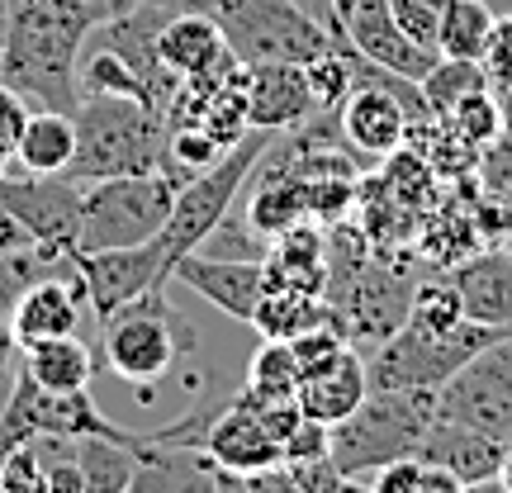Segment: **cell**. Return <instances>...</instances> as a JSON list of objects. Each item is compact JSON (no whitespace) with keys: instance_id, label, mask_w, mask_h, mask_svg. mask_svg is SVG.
<instances>
[{"instance_id":"obj_26","label":"cell","mask_w":512,"mask_h":493,"mask_svg":"<svg viewBox=\"0 0 512 493\" xmlns=\"http://www.w3.org/2000/svg\"><path fill=\"white\" fill-rule=\"evenodd\" d=\"M24 370H29L43 389H53V394L91 389L95 351L86 347V342H76V332H67V337H53V342H38V347L24 351Z\"/></svg>"},{"instance_id":"obj_5","label":"cell","mask_w":512,"mask_h":493,"mask_svg":"<svg viewBox=\"0 0 512 493\" xmlns=\"http://www.w3.org/2000/svg\"><path fill=\"white\" fill-rule=\"evenodd\" d=\"M100 332H105V366L128 384L162 380L181 351H195V328L166 304V285L100 318Z\"/></svg>"},{"instance_id":"obj_50","label":"cell","mask_w":512,"mask_h":493,"mask_svg":"<svg viewBox=\"0 0 512 493\" xmlns=\"http://www.w3.org/2000/svg\"><path fill=\"white\" fill-rule=\"evenodd\" d=\"M5 34H10V0H0V48H5Z\"/></svg>"},{"instance_id":"obj_41","label":"cell","mask_w":512,"mask_h":493,"mask_svg":"<svg viewBox=\"0 0 512 493\" xmlns=\"http://www.w3.org/2000/svg\"><path fill=\"white\" fill-rule=\"evenodd\" d=\"M24 124H29V100L19 91H10L5 81H0V138L15 147L19 133H24Z\"/></svg>"},{"instance_id":"obj_36","label":"cell","mask_w":512,"mask_h":493,"mask_svg":"<svg viewBox=\"0 0 512 493\" xmlns=\"http://www.w3.org/2000/svg\"><path fill=\"white\" fill-rule=\"evenodd\" d=\"M219 489L223 493H309L304 489V479L294 465H266V470H252V475H228L219 470Z\"/></svg>"},{"instance_id":"obj_20","label":"cell","mask_w":512,"mask_h":493,"mask_svg":"<svg viewBox=\"0 0 512 493\" xmlns=\"http://www.w3.org/2000/svg\"><path fill=\"white\" fill-rule=\"evenodd\" d=\"M503 456H508V446H503V441L484 437V432L465 427V422H451V418H432V427H427V437H422V446H418V460L451 470L460 484H484V479H498Z\"/></svg>"},{"instance_id":"obj_7","label":"cell","mask_w":512,"mask_h":493,"mask_svg":"<svg viewBox=\"0 0 512 493\" xmlns=\"http://www.w3.org/2000/svg\"><path fill=\"white\" fill-rule=\"evenodd\" d=\"M214 19H219L223 38H228V48L242 67H252V62L309 67L313 57L342 48V38L294 0H223Z\"/></svg>"},{"instance_id":"obj_51","label":"cell","mask_w":512,"mask_h":493,"mask_svg":"<svg viewBox=\"0 0 512 493\" xmlns=\"http://www.w3.org/2000/svg\"><path fill=\"white\" fill-rule=\"evenodd\" d=\"M10 162H15V147H10V143H5V138H0V176L10 171Z\"/></svg>"},{"instance_id":"obj_31","label":"cell","mask_w":512,"mask_h":493,"mask_svg":"<svg viewBox=\"0 0 512 493\" xmlns=\"http://www.w3.org/2000/svg\"><path fill=\"white\" fill-rule=\"evenodd\" d=\"M299 380H304V370H299V361H294L290 342L266 337V342L256 347L252 366H247L242 394H252V399H294V394H299Z\"/></svg>"},{"instance_id":"obj_54","label":"cell","mask_w":512,"mask_h":493,"mask_svg":"<svg viewBox=\"0 0 512 493\" xmlns=\"http://www.w3.org/2000/svg\"><path fill=\"white\" fill-rule=\"evenodd\" d=\"M508 446H512V437H508Z\"/></svg>"},{"instance_id":"obj_42","label":"cell","mask_w":512,"mask_h":493,"mask_svg":"<svg viewBox=\"0 0 512 493\" xmlns=\"http://www.w3.org/2000/svg\"><path fill=\"white\" fill-rule=\"evenodd\" d=\"M223 0H143L138 10H143L147 19H157V24H166L171 15H219Z\"/></svg>"},{"instance_id":"obj_3","label":"cell","mask_w":512,"mask_h":493,"mask_svg":"<svg viewBox=\"0 0 512 493\" xmlns=\"http://www.w3.org/2000/svg\"><path fill=\"white\" fill-rule=\"evenodd\" d=\"M437 418V389H370L366 403L332 427L328 460L342 475H370L389 460L418 456Z\"/></svg>"},{"instance_id":"obj_24","label":"cell","mask_w":512,"mask_h":493,"mask_svg":"<svg viewBox=\"0 0 512 493\" xmlns=\"http://www.w3.org/2000/svg\"><path fill=\"white\" fill-rule=\"evenodd\" d=\"M266 166V181L252 185V209H247V223H252L261 238H275L294 228L299 219H309V181L294 176V171H280V166Z\"/></svg>"},{"instance_id":"obj_11","label":"cell","mask_w":512,"mask_h":493,"mask_svg":"<svg viewBox=\"0 0 512 493\" xmlns=\"http://www.w3.org/2000/svg\"><path fill=\"white\" fill-rule=\"evenodd\" d=\"M323 294H328L332 323L342 328L351 347H361V342L380 347L389 332H399L408 323V304H413V285L370 266V261H351L337 275L328 271Z\"/></svg>"},{"instance_id":"obj_28","label":"cell","mask_w":512,"mask_h":493,"mask_svg":"<svg viewBox=\"0 0 512 493\" xmlns=\"http://www.w3.org/2000/svg\"><path fill=\"white\" fill-rule=\"evenodd\" d=\"M72 446L81 479H86V493H128L143 441L133 446V441H110V437H76Z\"/></svg>"},{"instance_id":"obj_33","label":"cell","mask_w":512,"mask_h":493,"mask_svg":"<svg viewBox=\"0 0 512 493\" xmlns=\"http://www.w3.org/2000/svg\"><path fill=\"white\" fill-rule=\"evenodd\" d=\"M437 124L451 128L470 152H484L489 143L503 138V110H498V95L494 91H475L470 100H460L446 119H437Z\"/></svg>"},{"instance_id":"obj_40","label":"cell","mask_w":512,"mask_h":493,"mask_svg":"<svg viewBox=\"0 0 512 493\" xmlns=\"http://www.w3.org/2000/svg\"><path fill=\"white\" fill-rule=\"evenodd\" d=\"M370 484V493H418V479H422V460L418 456H403V460H389L380 470L361 475Z\"/></svg>"},{"instance_id":"obj_27","label":"cell","mask_w":512,"mask_h":493,"mask_svg":"<svg viewBox=\"0 0 512 493\" xmlns=\"http://www.w3.org/2000/svg\"><path fill=\"white\" fill-rule=\"evenodd\" d=\"M318 323H332L328 299L309 290H285V285H266V299L252 318V328L261 337H275V342H290V337L318 328Z\"/></svg>"},{"instance_id":"obj_14","label":"cell","mask_w":512,"mask_h":493,"mask_svg":"<svg viewBox=\"0 0 512 493\" xmlns=\"http://www.w3.org/2000/svg\"><path fill=\"white\" fill-rule=\"evenodd\" d=\"M342 38H347V48H356L361 57L380 62L389 72L408 76V81H422L441 57L403 34V24L389 10V0H351L342 10Z\"/></svg>"},{"instance_id":"obj_10","label":"cell","mask_w":512,"mask_h":493,"mask_svg":"<svg viewBox=\"0 0 512 493\" xmlns=\"http://www.w3.org/2000/svg\"><path fill=\"white\" fill-rule=\"evenodd\" d=\"M437 418L465 422L508 446L512 437V332L475 351L451 380L437 389Z\"/></svg>"},{"instance_id":"obj_18","label":"cell","mask_w":512,"mask_h":493,"mask_svg":"<svg viewBox=\"0 0 512 493\" xmlns=\"http://www.w3.org/2000/svg\"><path fill=\"white\" fill-rule=\"evenodd\" d=\"M81 294H86V285H81V275L72 280H62V275H38L29 290L19 294L15 304V318H10V332H15L19 351L38 347V342H53V337H67V332H76V318H81Z\"/></svg>"},{"instance_id":"obj_1","label":"cell","mask_w":512,"mask_h":493,"mask_svg":"<svg viewBox=\"0 0 512 493\" xmlns=\"http://www.w3.org/2000/svg\"><path fill=\"white\" fill-rule=\"evenodd\" d=\"M105 0H10V34L0 48V81L38 110L76 114L81 48L105 24Z\"/></svg>"},{"instance_id":"obj_13","label":"cell","mask_w":512,"mask_h":493,"mask_svg":"<svg viewBox=\"0 0 512 493\" xmlns=\"http://www.w3.org/2000/svg\"><path fill=\"white\" fill-rule=\"evenodd\" d=\"M72 266L86 285V299L95 304V318H110L128 299L171 280V261L157 238L138 247H110V252H72Z\"/></svg>"},{"instance_id":"obj_38","label":"cell","mask_w":512,"mask_h":493,"mask_svg":"<svg viewBox=\"0 0 512 493\" xmlns=\"http://www.w3.org/2000/svg\"><path fill=\"white\" fill-rule=\"evenodd\" d=\"M479 67H484L494 91H512V10L494 19V34H489V48L479 57Z\"/></svg>"},{"instance_id":"obj_8","label":"cell","mask_w":512,"mask_h":493,"mask_svg":"<svg viewBox=\"0 0 512 493\" xmlns=\"http://www.w3.org/2000/svg\"><path fill=\"white\" fill-rule=\"evenodd\" d=\"M503 332L512 328H484V323L465 318L460 328L432 337V332H418L413 323H403L399 332H389L380 347L370 351V389H441L475 351L498 342Z\"/></svg>"},{"instance_id":"obj_49","label":"cell","mask_w":512,"mask_h":493,"mask_svg":"<svg viewBox=\"0 0 512 493\" xmlns=\"http://www.w3.org/2000/svg\"><path fill=\"white\" fill-rule=\"evenodd\" d=\"M465 493H503L498 479H484V484H465Z\"/></svg>"},{"instance_id":"obj_12","label":"cell","mask_w":512,"mask_h":493,"mask_svg":"<svg viewBox=\"0 0 512 493\" xmlns=\"http://www.w3.org/2000/svg\"><path fill=\"white\" fill-rule=\"evenodd\" d=\"M81 190L86 185L72 181L67 171L57 176H0V209L29 233V242L48 247L57 256H72L76 247V219H81Z\"/></svg>"},{"instance_id":"obj_4","label":"cell","mask_w":512,"mask_h":493,"mask_svg":"<svg viewBox=\"0 0 512 493\" xmlns=\"http://www.w3.org/2000/svg\"><path fill=\"white\" fill-rule=\"evenodd\" d=\"M181 176L171 171H143V176H114L91 181L81 190V219H76L72 252H110V247H138L166 228Z\"/></svg>"},{"instance_id":"obj_19","label":"cell","mask_w":512,"mask_h":493,"mask_svg":"<svg viewBox=\"0 0 512 493\" xmlns=\"http://www.w3.org/2000/svg\"><path fill=\"white\" fill-rule=\"evenodd\" d=\"M370 394V375H366V356L356 347L337 351L323 370H309L304 380H299V408H304V418L323 422V427H337L342 418H351Z\"/></svg>"},{"instance_id":"obj_47","label":"cell","mask_w":512,"mask_h":493,"mask_svg":"<svg viewBox=\"0 0 512 493\" xmlns=\"http://www.w3.org/2000/svg\"><path fill=\"white\" fill-rule=\"evenodd\" d=\"M138 5H143V0H105V15H128V10H138Z\"/></svg>"},{"instance_id":"obj_48","label":"cell","mask_w":512,"mask_h":493,"mask_svg":"<svg viewBox=\"0 0 512 493\" xmlns=\"http://www.w3.org/2000/svg\"><path fill=\"white\" fill-rule=\"evenodd\" d=\"M498 484H503V493H512V446H508V456H503V470H498Z\"/></svg>"},{"instance_id":"obj_37","label":"cell","mask_w":512,"mask_h":493,"mask_svg":"<svg viewBox=\"0 0 512 493\" xmlns=\"http://www.w3.org/2000/svg\"><path fill=\"white\" fill-rule=\"evenodd\" d=\"M446 5L451 0H389L394 19L403 24V34L413 38V43H422V48H432V53H437V29H441Z\"/></svg>"},{"instance_id":"obj_15","label":"cell","mask_w":512,"mask_h":493,"mask_svg":"<svg viewBox=\"0 0 512 493\" xmlns=\"http://www.w3.org/2000/svg\"><path fill=\"white\" fill-rule=\"evenodd\" d=\"M171 280H181L185 290H195L204 304H214L238 323H252L266 299V261H223V256L190 252L171 266Z\"/></svg>"},{"instance_id":"obj_23","label":"cell","mask_w":512,"mask_h":493,"mask_svg":"<svg viewBox=\"0 0 512 493\" xmlns=\"http://www.w3.org/2000/svg\"><path fill=\"white\" fill-rule=\"evenodd\" d=\"M157 53L185 81V76H204L223 67L233 57V48H228V38H223L214 15H171L157 29Z\"/></svg>"},{"instance_id":"obj_39","label":"cell","mask_w":512,"mask_h":493,"mask_svg":"<svg viewBox=\"0 0 512 493\" xmlns=\"http://www.w3.org/2000/svg\"><path fill=\"white\" fill-rule=\"evenodd\" d=\"M328 441H332V427L304 418L299 427H294V437L285 441V465H313V460H328Z\"/></svg>"},{"instance_id":"obj_35","label":"cell","mask_w":512,"mask_h":493,"mask_svg":"<svg viewBox=\"0 0 512 493\" xmlns=\"http://www.w3.org/2000/svg\"><path fill=\"white\" fill-rule=\"evenodd\" d=\"M0 493H53L48 489V465L34 446H10L0 456Z\"/></svg>"},{"instance_id":"obj_9","label":"cell","mask_w":512,"mask_h":493,"mask_svg":"<svg viewBox=\"0 0 512 493\" xmlns=\"http://www.w3.org/2000/svg\"><path fill=\"white\" fill-rule=\"evenodd\" d=\"M38 437H110V441H138L147 432H128L110 413L91 399V389H72V394H53L19 366L10 394L0 403V446H24Z\"/></svg>"},{"instance_id":"obj_16","label":"cell","mask_w":512,"mask_h":493,"mask_svg":"<svg viewBox=\"0 0 512 493\" xmlns=\"http://www.w3.org/2000/svg\"><path fill=\"white\" fill-rule=\"evenodd\" d=\"M204 456L214 460L228 475H252V470H266V465H280L285 460V446L271 437V427L261 422L252 403L228 399L209 422V437H204Z\"/></svg>"},{"instance_id":"obj_46","label":"cell","mask_w":512,"mask_h":493,"mask_svg":"<svg viewBox=\"0 0 512 493\" xmlns=\"http://www.w3.org/2000/svg\"><path fill=\"white\" fill-rule=\"evenodd\" d=\"M498 95V110H503V143L512 147V91H494Z\"/></svg>"},{"instance_id":"obj_53","label":"cell","mask_w":512,"mask_h":493,"mask_svg":"<svg viewBox=\"0 0 512 493\" xmlns=\"http://www.w3.org/2000/svg\"><path fill=\"white\" fill-rule=\"evenodd\" d=\"M0 456H5V446H0Z\"/></svg>"},{"instance_id":"obj_44","label":"cell","mask_w":512,"mask_h":493,"mask_svg":"<svg viewBox=\"0 0 512 493\" xmlns=\"http://www.w3.org/2000/svg\"><path fill=\"white\" fill-rule=\"evenodd\" d=\"M19 247H29V233L19 228L5 209H0V256H10V252H19Z\"/></svg>"},{"instance_id":"obj_32","label":"cell","mask_w":512,"mask_h":493,"mask_svg":"<svg viewBox=\"0 0 512 493\" xmlns=\"http://www.w3.org/2000/svg\"><path fill=\"white\" fill-rule=\"evenodd\" d=\"M408 323H413L418 332H432V337L460 328V323H465V304H460L456 285H451L446 275H441V280H422V285H413Z\"/></svg>"},{"instance_id":"obj_2","label":"cell","mask_w":512,"mask_h":493,"mask_svg":"<svg viewBox=\"0 0 512 493\" xmlns=\"http://www.w3.org/2000/svg\"><path fill=\"white\" fill-rule=\"evenodd\" d=\"M76 157L67 176L81 185L114 181V176H143V171H171V128L162 114L128 95H81L76 105ZM185 181V176H181Z\"/></svg>"},{"instance_id":"obj_30","label":"cell","mask_w":512,"mask_h":493,"mask_svg":"<svg viewBox=\"0 0 512 493\" xmlns=\"http://www.w3.org/2000/svg\"><path fill=\"white\" fill-rule=\"evenodd\" d=\"M418 86H422V100H427V114H432V119H446L460 100H470L475 91H494L484 67H479V62H465V57H437V67L422 76Z\"/></svg>"},{"instance_id":"obj_6","label":"cell","mask_w":512,"mask_h":493,"mask_svg":"<svg viewBox=\"0 0 512 493\" xmlns=\"http://www.w3.org/2000/svg\"><path fill=\"white\" fill-rule=\"evenodd\" d=\"M275 138H280V133H271V128H252L233 152H223L209 171H200V176H190V181L181 185L176 209H171L166 228L157 233V242H162V252L171 266H176L181 256H190L219 228L223 214L238 200V190L247 185V176H256V166L266 162V152L275 147Z\"/></svg>"},{"instance_id":"obj_43","label":"cell","mask_w":512,"mask_h":493,"mask_svg":"<svg viewBox=\"0 0 512 493\" xmlns=\"http://www.w3.org/2000/svg\"><path fill=\"white\" fill-rule=\"evenodd\" d=\"M418 493H465V484H460L451 470H441V465H427V460H422Z\"/></svg>"},{"instance_id":"obj_17","label":"cell","mask_w":512,"mask_h":493,"mask_svg":"<svg viewBox=\"0 0 512 493\" xmlns=\"http://www.w3.org/2000/svg\"><path fill=\"white\" fill-rule=\"evenodd\" d=\"M309 114H318L309 91V72L299 62H252L247 67V119L252 128L290 133Z\"/></svg>"},{"instance_id":"obj_22","label":"cell","mask_w":512,"mask_h":493,"mask_svg":"<svg viewBox=\"0 0 512 493\" xmlns=\"http://www.w3.org/2000/svg\"><path fill=\"white\" fill-rule=\"evenodd\" d=\"M456 285L465 318L484 323V328H512V256L508 252H484L451 266L446 275Z\"/></svg>"},{"instance_id":"obj_34","label":"cell","mask_w":512,"mask_h":493,"mask_svg":"<svg viewBox=\"0 0 512 493\" xmlns=\"http://www.w3.org/2000/svg\"><path fill=\"white\" fill-rule=\"evenodd\" d=\"M304 72H309V91H313V105H318V110H342V105H347V95L356 81H351V62L342 48L313 57Z\"/></svg>"},{"instance_id":"obj_25","label":"cell","mask_w":512,"mask_h":493,"mask_svg":"<svg viewBox=\"0 0 512 493\" xmlns=\"http://www.w3.org/2000/svg\"><path fill=\"white\" fill-rule=\"evenodd\" d=\"M76 157V119L57 110H38L29 114V124L15 143V162L34 176H57L67 171Z\"/></svg>"},{"instance_id":"obj_21","label":"cell","mask_w":512,"mask_h":493,"mask_svg":"<svg viewBox=\"0 0 512 493\" xmlns=\"http://www.w3.org/2000/svg\"><path fill=\"white\" fill-rule=\"evenodd\" d=\"M209 489H219V465L204 451L143 437L128 493H209Z\"/></svg>"},{"instance_id":"obj_45","label":"cell","mask_w":512,"mask_h":493,"mask_svg":"<svg viewBox=\"0 0 512 493\" xmlns=\"http://www.w3.org/2000/svg\"><path fill=\"white\" fill-rule=\"evenodd\" d=\"M294 5H304V10H309L318 24H328L332 34L342 38V24H337V10H332V0H294ZM342 43H347V38H342Z\"/></svg>"},{"instance_id":"obj_52","label":"cell","mask_w":512,"mask_h":493,"mask_svg":"<svg viewBox=\"0 0 512 493\" xmlns=\"http://www.w3.org/2000/svg\"><path fill=\"white\" fill-rule=\"evenodd\" d=\"M209 493H223V489H209Z\"/></svg>"},{"instance_id":"obj_29","label":"cell","mask_w":512,"mask_h":493,"mask_svg":"<svg viewBox=\"0 0 512 493\" xmlns=\"http://www.w3.org/2000/svg\"><path fill=\"white\" fill-rule=\"evenodd\" d=\"M494 19L498 15L489 0H451L446 15H441V29H437V53L479 62L484 48H489V34H494Z\"/></svg>"}]
</instances>
